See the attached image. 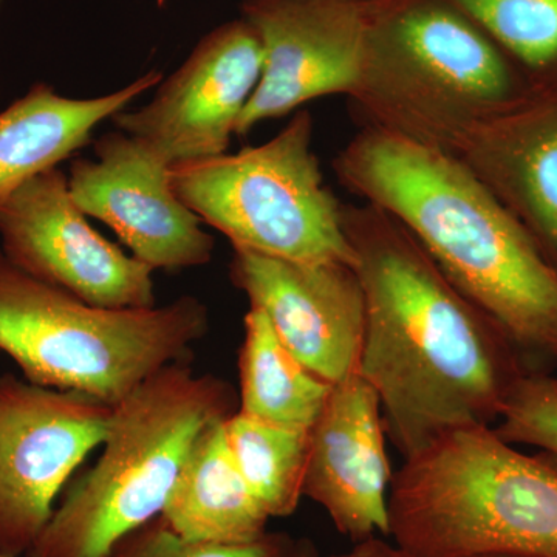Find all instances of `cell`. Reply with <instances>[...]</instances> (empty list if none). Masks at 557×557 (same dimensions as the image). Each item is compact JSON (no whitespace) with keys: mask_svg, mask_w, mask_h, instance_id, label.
Returning a JSON list of instances; mask_svg holds the SVG:
<instances>
[{"mask_svg":"<svg viewBox=\"0 0 557 557\" xmlns=\"http://www.w3.org/2000/svg\"><path fill=\"white\" fill-rule=\"evenodd\" d=\"M209 330L194 296L150 309H104L14 267L0 249V351L24 379L115 405Z\"/></svg>","mask_w":557,"mask_h":557,"instance_id":"5","label":"cell"},{"mask_svg":"<svg viewBox=\"0 0 557 557\" xmlns=\"http://www.w3.org/2000/svg\"><path fill=\"white\" fill-rule=\"evenodd\" d=\"M0 249L32 277L104 309L156 307L153 270L102 237L54 168L0 209Z\"/></svg>","mask_w":557,"mask_h":557,"instance_id":"9","label":"cell"},{"mask_svg":"<svg viewBox=\"0 0 557 557\" xmlns=\"http://www.w3.org/2000/svg\"><path fill=\"white\" fill-rule=\"evenodd\" d=\"M350 239L366 296L358 373L395 448L408 458L456 429L493 426L520 376L507 338L412 242Z\"/></svg>","mask_w":557,"mask_h":557,"instance_id":"1","label":"cell"},{"mask_svg":"<svg viewBox=\"0 0 557 557\" xmlns=\"http://www.w3.org/2000/svg\"><path fill=\"white\" fill-rule=\"evenodd\" d=\"M239 375V412L293 428L313 426L333 386L285 347L269 318L255 306L244 319Z\"/></svg>","mask_w":557,"mask_h":557,"instance_id":"17","label":"cell"},{"mask_svg":"<svg viewBox=\"0 0 557 557\" xmlns=\"http://www.w3.org/2000/svg\"><path fill=\"white\" fill-rule=\"evenodd\" d=\"M231 453L270 518H287L304 497L310 429L234 412L225 420Z\"/></svg>","mask_w":557,"mask_h":557,"instance_id":"18","label":"cell"},{"mask_svg":"<svg viewBox=\"0 0 557 557\" xmlns=\"http://www.w3.org/2000/svg\"><path fill=\"white\" fill-rule=\"evenodd\" d=\"M330 557H420L408 552V549L399 547L398 544H391L386 539L373 536L366 541L357 542L354 547L347 552L339 553Z\"/></svg>","mask_w":557,"mask_h":557,"instance_id":"23","label":"cell"},{"mask_svg":"<svg viewBox=\"0 0 557 557\" xmlns=\"http://www.w3.org/2000/svg\"><path fill=\"white\" fill-rule=\"evenodd\" d=\"M161 81V72L150 70L123 89L86 100L62 97L50 84H33L0 112V209L22 186L89 145L102 121Z\"/></svg>","mask_w":557,"mask_h":557,"instance_id":"15","label":"cell"},{"mask_svg":"<svg viewBox=\"0 0 557 557\" xmlns=\"http://www.w3.org/2000/svg\"><path fill=\"white\" fill-rule=\"evenodd\" d=\"M112 406L0 375V555L30 552L57 497L100 448Z\"/></svg>","mask_w":557,"mask_h":557,"instance_id":"7","label":"cell"},{"mask_svg":"<svg viewBox=\"0 0 557 557\" xmlns=\"http://www.w3.org/2000/svg\"><path fill=\"white\" fill-rule=\"evenodd\" d=\"M240 11L262 44L263 69L237 137L304 102L350 89L370 64L373 0H245Z\"/></svg>","mask_w":557,"mask_h":557,"instance_id":"8","label":"cell"},{"mask_svg":"<svg viewBox=\"0 0 557 557\" xmlns=\"http://www.w3.org/2000/svg\"><path fill=\"white\" fill-rule=\"evenodd\" d=\"M233 413L230 384L188 359L150 375L112 406L97 463L69 483L25 556L112 557L161 516L200 435Z\"/></svg>","mask_w":557,"mask_h":557,"instance_id":"4","label":"cell"},{"mask_svg":"<svg viewBox=\"0 0 557 557\" xmlns=\"http://www.w3.org/2000/svg\"><path fill=\"white\" fill-rule=\"evenodd\" d=\"M159 3H163V0H159Z\"/></svg>","mask_w":557,"mask_h":557,"instance_id":"25","label":"cell"},{"mask_svg":"<svg viewBox=\"0 0 557 557\" xmlns=\"http://www.w3.org/2000/svg\"><path fill=\"white\" fill-rule=\"evenodd\" d=\"M350 171L508 343L557 354V270L468 171L398 135L362 143Z\"/></svg>","mask_w":557,"mask_h":557,"instance_id":"2","label":"cell"},{"mask_svg":"<svg viewBox=\"0 0 557 557\" xmlns=\"http://www.w3.org/2000/svg\"><path fill=\"white\" fill-rule=\"evenodd\" d=\"M494 429L511 445L536 446L557 457V379L520 375L505 397Z\"/></svg>","mask_w":557,"mask_h":557,"instance_id":"20","label":"cell"},{"mask_svg":"<svg viewBox=\"0 0 557 557\" xmlns=\"http://www.w3.org/2000/svg\"><path fill=\"white\" fill-rule=\"evenodd\" d=\"M295 544L285 534L270 533L248 544L189 541L159 516L124 537L112 557H292Z\"/></svg>","mask_w":557,"mask_h":557,"instance_id":"21","label":"cell"},{"mask_svg":"<svg viewBox=\"0 0 557 557\" xmlns=\"http://www.w3.org/2000/svg\"><path fill=\"white\" fill-rule=\"evenodd\" d=\"M519 182L539 228L557 251V120L528 143Z\"/></svg>","mask_w":557,"mask_h":557,"instance_id":"22","label":"cell"},{"mask_svg":"<svg viewBox=\"0 0 557 557\" xmlns=\"http://www.w3.org/2000/svg\"><path fill=\"white\" fill-rule=\"evenodd\" d=\"M379 394L359 373L333 384L310 428L304 497L354 544L391 536V461Z\"/></svg>","mask_w":557,"mask_h":557,"instance_id":"13","label":"cell"},{"mask_svg":"<svg viewBox=\"0 0 557 557\" xmlns=\"http://www.w3.org/2000/svg\"><path fill=\"white\" fill-rule=\"evenodd\" d=\"M531 67L557 60V0H446Z\"/></svg>","mask_w":557,"mask_h":557,"instance_id":"19","label":"cell"},{"mask_svg":"<svg viewBox=\"0 0 557 557\" xmlns=\"http://www.w3.org/2000/svg\"><path fill=\"white\" fill-rule=\"evenodd\" d=\"M161 519L189 541L248 544L265 536L269 512L234 460L225 420L208 428L197 440Z\"/></svg>","mask_w":557,"mask_h":557,"instance_id":"16","label":"cell"},{"mask_svg":"<svg viewBox=\"0 0 557 557\" xmlns=\"http://www.w3.org/2000/svg\"><path fill=\"white\" fill-rule=\"evenodd\" d=\"M262 69L255 28L242 17L226 22L200 39L148 104L116 113L113 123L171 168L222 156Z\"/></svg>","mask_w":557,"mask_h":557,"instance_id":"10","label":"cell"},{"mask_svg":"<svg viewBox=\"0 0 557 557\" xmlns=\"http://www.w3.org/2000/svg\"><path fill=\"white\" fill-rule=\"evenodd\" d=\"M370 46L472 97H498L508 87L498 51L446 0H373Z\"/></svg>","mask_w":557,"mask_h":557,"instance_id":"14","label":"cell"},{"mask_svg":"<svg viewBox=\"0 0 557 557\" xmlns=\"http://www.w3.org/2000/svg\"><path fill=\"white\" fill-rule=\"evenodd\" d=\"M311 129L310 113L299 112L265 145L175 164L172 189L233 248L357 269V249L311 150Z\"/></svg>","mask_w":557,"mask_h":557,"instance_id":"6","label":"cell"},{"mask_svg":"<svg viewBox=\"0 0 557 557\" xmlns=\"http://www.w3.org/2000/svg\"><path fill=\"white\" fill-rule=\"evenodd\" d=\"M292 557H319L317 548L309 541L296 542L295 549H293Z\"/></svg>","mask_w":557,"mask_h":557,"instance_id":"24","label":"cell"},{"mask_svg":"<svg viewBox=\"0 0 557 557\" xmlns=\"http://www.w3.org/2000/svg\"><path fill=\"white\" fill-rule=\"evenodd\" d=\"M388 522L420 557H557V457L520 453L490 424L456 429L405 458Z\"/></svg>","mask_w":557,"mask_h":557,"instance_id":"3","label":"cell"},{"mask_svg":"<svg viewBox=\"0 0 557 557\" xmlns=\"http://www.w3.org/2000/svg\"><path fill=\"white\" fill-rule=\"evenodd\" d=\"M233 284L269 318L278 339L330 384L358 373L366 296L355 267L299 262L233 248Z\"/></svg>","mask_w":557,"mask_h":557,"instance_id":"12","label":"cell"},{"mask_svg":"<svg viewBox=\"0 0 557 557\" xmlns=\"http://www.w3.org/2000/svg\"><path fill=\"white\" fill-rule=\"evenodd\" d=\"M0 557H9V556H3V555H0Z\"/></svg>","mask_w":557,"mask_h":557,"instance_id":"26","label":"cell"},{"mask_svg":"<svg viewBox=\"0 0 557 557\" xmlns=\"http://www.w3.org/2000/svg\"><path fill=\"white\" fill-rule=\"evenodd\" d=\"M97 160L70 164L69 189L87 218L100 220L153 271L211 262L215 239L174 193L171 166L124 132L94 145Z\"/></svg>","mask_w":557,"mask_h":557,"instance_id":"11","label":"cell"}]
</instances>
